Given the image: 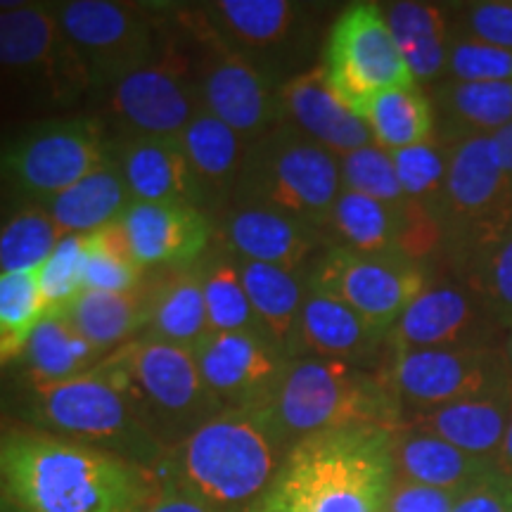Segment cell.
Returning <instances> with one entry per match:
<instances>
[{"mask_svg": "<svg viewBox=\"0 0 512 512\" xmlns=\"http://www.w3.org/2000/svg\"><path fill=\"white\" fill-rule=\"evenodd\" d=\"M15 415L19 425L100 448L145 470H152L164 453L100 366L64 382L22 380Z\"/></svg>", "mask_w": 512, "mask_h": 512, "instance_id": "cell-6", "label": "cell"}, {"mask_svg": "<svg viewBox=\"0 0 512 512\" xmlns=\"http://www.w3.org/2000/svg\"><path fill=\"white\" fill-rule=\"evenodd\" d=\"M143 512H214L207 505H202L195 498L181 494V491L171 489L155 482V491H152L150 501L145 503Z\"/></svg>", "mask_w": 512, "mask_h": 512, "instance_id": "cell-49", "label": "cell"}, {"mask_svg": "<svg viewBox=\"0 0 512 512\" xmlns=\"http://www.w3.org/2000/svg\"><path fill=\"white\" fill-rule=\"evenodd\" d=\"M100 368L164 451L226 411L204 382L192 349L140 335L110 351Z\"/></svg>", "mask_w": 512, "mask_h": 512, "instance_id": "cell-5", "label": "cell"}, {"mask_svg": "<svg viewBox=\"0 0 512 512\" xmlns=\"http://www.w3.org/2000/svg\"><path fill=\"white\" fill-rule=\"evenodd\" d=\"M342 188L335 152L283 121L247 145L233 204L283 211L325 233Z\"/></svg>", "mask_w": 512, "mask_h": 512, "instance_id": "cell-7", "label": "cell"}, {"mask_svg": "<svg viewBox=\"0 0 512 512\" xmlns=\"http://www.w3.org/2000/svg\"><path fill=\"white\" fill-rule=\"evenodd\" d=\"M458 15L456 38L512 50V0L467 3Z\"/></svg>", "mask_w": 512, "mask_h": 512, "instance_id": "cell-46", "label": "cell"}, {"mask_svg": "<svg viewBox=\"0 0 512 512\" xmlns=\"http://www.w3.org/2000/svg\"><path fill=\"white\" fill-rule=\"evenodd\" d=\"M261 411L287 448L325 430L377 427L396 432L403 425L401 401L382 368L328 358L290 361L273 399Z\"/></svg>", "mask_w": 512, "mask_h": 512, "instance_id": "cell-4", "label": "cell"}, {"mask_svg": "<svg viewBox=\"0 0 512 512\" xmlns=\"http://www.w3.org/2000/svg\"><path fill=\"white\" fill-rule=\"evenodd\" d=\"M392 159L406 202L420 204L437 216V207L446 188L451 145H446L444 140H427V143L392 152Z\"/></svg>", "mask_w": 512, "mask_h": 512, "instance_id": "cell-42", "label": "cell"}, {"mask_svg": "<svg viewBox=\"0 0 512 512\" xmlns=\"http://www.w3.org/2000/svg\"><path fill=\"white\" fill-rule=\"evenodd\" d=\"M432 107L444 121V143L494 136L512 124V81L465 83L439 81L432 91Z\"/></svg>", "mask_w": 512, "mask_h": 512, "instance_id": "cell-29", "label": "cell"}, {"mask_svg": "<svg viewBox=\"0 0 512 512\" xmlns=\"http://www.w3.org/2000/svg\"><path fill=\"white\" fill-rule=\"evenodd\" d=\"M0 69L38 72L67 91L88 86L57 22L55 5L27 3L19 10H0Z\"/></svg>", "mask_w": 512, "mask_h": 512, "instance_id": "cell-21", "label": "cell"}, {"mask_svg": "<svg viewBox=\"0 0 512 512\" xmlns=\"http://www.w3.org/2000/svg\"><path fill=\"white\" fill-rule=\"evenodd\" d=\"M283 112L285 121L337 157L375 143L366 119L356 117L332 91L323 64L283 81Z\"/></svg>", "mask_w": 512, "mask_h": 512, "instance_id": "cell-23", "label": "cell"}, {"mask_svg": "<svg viewBox=\"0 0 512 512\" xmlns=\"http://www.w3.org/2000/svg\"><path fill=\"white\" fill-rule=\"evenodd\" d=\"M403 60L413 79L420 83L437 81L448 62V22L446 12L434 3H389L382 8Z\"/></svg>", "mask_w": 512, "mask_h": 512, "instance_id": "cell-34", "label": "cell"}, {"mask_svg": "<svg viewBox=\"0 0 512 512\" xmlns=\"http://www.w3.org/2000/svg\"><path fill=\"white\" fill-rule=\"evenodd\" d=\"M444 256L453 278L472 254L512 223V178L498 162L489 136L451 145L446 188L437 207Z\"/></svg>", "mask_w": 512, "mask_h": 512, "instance_id": "cell-8", "label": "cell"}, {"mask_svg": "<svg viewBox=\"0 0 512 512\" xmlns=\"http://www.w3.org/2000/svg\"><path fill=\"white\" fill-rule=\"evenodd\" d=\"M339 169H342V183L347 190L361 192V195L392 204V207L406 204L392 152L382 150L380 145L370 143L347 152L339 157Z\"/></svg>", "mask_w": 512, "mask_h": 512, "instance_id": "cell-43", "label": "cell"}, {"mask_svg": "<svg viewBox=\"0 0 512 512\" xmlns=\"http://www.w3.org/2000/svg\"><path fill=\"white\" fill-rule=\"evenodd\" d=\"M247 512H292V510H287L283 503L273 501L271 496H264L259 503L252 505V508H249Z\"/></svg>", "mask_w": 512, "mask_h": 512, "instance_id": "cell-52", "label": "cell"}, {"mask_svg": "<svg viewBox=\"0 0 512 512\" xmlns=\"http://www.w3.org/2000/svg\"><path fill=\"white\" fill-rule=\"evenodd\" d=\"M306 285L339 299L389 332L408 304L430 285V268L401 252L366 254L330 245L313 259Z\"/></svg>", "mask_w": 512, "mask_h": 512, "instance_id": "cell-11", "label": "cell"}, {"mask_svg": "<svg viewBox=\"0 0 512 512\" xmlns=\"http://www.w3.org/2000/svg\"><path fill=\"white\" fill-rule=\"evenodd\" d=\"M456 280L477 294L503 335L512 332V223L467 259Z\"/></svg>", "mask_w": 512, "mask_h": 512, "instance_id": "cell-38", "label": "cell"}, {"mask_svg": "<svg viewBox=\"0 0 512 512\" xmlns=\"http://www.w3.org/2000/svg\"><path fill=\"white\" fill-rule=\"evenodd\" d=\"M200 36L211 48L197 79L202 110L233 128L247 145L283 124V83L247 57Z\"/></svg>", "mask_w": 512, "mask_h": 512, "instance_id": "cell-15", "label": "cell"}, {"mask_svg": "<svg viewBox=\"0 0 512 512\" xmlns=\"http://www.w3.org/2000/svg\"><path fill=\"white\" fill-rule=\"evenodd\" d=\"M105 356L64 313L48 311L17 361H22L24 382H64L91 373Z\"/></svg>", "mask_w": 512, "mask_h": 512, "instance_id": "cell-31", "label": "cell"}, {"mask_svg": "<svg viewBox=\"0 0 512 512\" xmlns=\"http://www.w3.org/2000/svg\"><path fill=\"white\" fill-rule=\"evenodd\" d=\"M503 332L465 283L427 285L401 313L384 351L501 347Z\"/></svg>", "mask_w": 512, "mask_h": 512, "instance_id": "cell-14", "label": "cell"}, {"mask_svg": "<svg viewBox=\"0 0 512 512\" xmlns=\"http://www.w3.org/2000/svg\"><path fill=\"white\" fill-rule=\"evenodd\" d=\"M512 418V389L501 394L479 396L448 403L434 411L413 413L403 425L434 434L470 456L494 460Z\"/></svg>", "mask_w": 512, "mask_h": 512, "instance_id": "cell-26", "label": "cell"}, {"mask_svg": "<svg viewBox=\"0 0 512 512\" xmlns=\"http://www.w3.org/2000/svg\"><path fill=\"white\" fill-rule=\"evenodd\" d=\"M62 240L41 204H29L0 228V273H38Z\"/></svg>", "mask_w": 512, "mask_h": 512, "instance_id": "cell-41", "label": "cell"}, {"mask_svg": "<svg viewBox=\"0 0 512 512\" xmlns=\"http://www.w3.org/2000/svg\"><path fill=\"white\" fill-rule=\"evenodd\" d=\"M83 254L86 235H62L55 252L38 268V285L50 311H60L72 304L83 287Z\"/></svg>", "mask_w": 512, "mask_h": 512, "instance_id": "cell-44", "label": "cell"}, {"mask_svg": "<svg viewBox=\"0 0 512 512\" xmlns=\"http://www.w3.org/2000/svg\"><path fill=\"white\" fill-rule=\"evenodd\" d=\"M145 337L195 349L209 335L207 304L197 268H181L150 287V320Z\"/></svg>", "mask_w": 512, "mask_h": 512, "instance_id": "cell-33", "label": "cell"}, {"mask_svg": "<svg viewBox=\"0 0 512 512\" xmlns=\"http://www.w3.org/2000/svg\"><path fill=\"white\" fill-rule=\"evenodd\" d=\"M38 204L48 211L62 235H88L121 221L133 197L112 157V162L81 178L72 188Z\"/></svg>", "mask_w": 512, "mask_h": 512, "instance_id": "cell-30", "label": "cell"}, {"mask_svg": "<svg viewBox=\"0 0 512 512\" xmlns=\"http://www.w3.org/2000/svg\"><path fill=\"white\" fill-rule=\"evenodd\" d=\"M192 354L226 411L264 408L290 366V358L254 332H209Z\"/></svg>", "mask_w": 512, "mask_h": 512, "instance_id": "cell-16", "label": "cell"}, {"mask_svg": "<svg viewBox=\"0 0 512 512\" xmlns=\"http://www.w3.org/2000/svg\"><path fill=\"white\" fill-rule=\"evenodd\" d=\"M287 451L261 408H233L166 448L150 472L214 512H247L273 486Z\"/></svg>", "mask_w": 512, "mask_h": 512, "instance_id": "cell-2", "label": "cell"}, {"mask_svg": "<svg viewBox=\"0 0 512 512\" xmlns=\"http://www.w3.org/2000/svg\"><path fill=\"white\" fill-rule=\"evenodd\" d=\"M202 110L197 83L183 62L155 60L112 88V112L133 136L181 138Z\"/></svg>", "mask_w": 512, "mask_h": 512, "instance_id": "cell-18", "label": "cell"}, {"mask_svg": "<svg viewBox=\"0 0 512 512\" xmlns=\"http://www.w3.org/2000/svg\"><path fill=\"white\" fill-rule=\"evenodd\" d=\"M387 335V330L377 328L351 306L309 287L299 316L292 361L328 358V361L373 368L375 358L387 349Z\"/></svg>", "mask_w": 512, "mask_h": 512, "instance_id": "cell-22", "label": "cell"}, {"mask_svg": "<svg viewBox=\"0 0 512 512\" xmlns=\"http://www.w3.org/2000/svg\"><path fill=\"white\" fill-rule=\"evenodd\" d=\"M55 15L88 86L114 88L121 79L155 62V24L136 5L69 0L55 5Z\"/></svg>", "mask_w": 512, "mask_h": 512, "instance_id": "cell-13", "label": "cell"}, {"mask_svg": "<svg viewBox=\"0 0 512 512\" xmlns=\"http://www.w3.org/2000/svg\"><path fill=\"white\" fill-rule=\"evenodd\" d=\"M458 491L434 489V486L415 484L408 479L394 477L389 491L387 512H451Z\"/></svg>", "mask_w": 512, "mask_h": 512, "instance_id": "cell-48", "label": "cell"}, {"mask_svg": "<svg viewBox=\"0 0 512 512\" xmlns=\"http://www.w3.org/2000/svg\"><path fill=\"white\" fill-rule=\"evenodd\" d=\"M48 311L38 273H0V366L22 356Z\"/></svg>", "mask_w": 512, "mask_h": 512, "instance_id": "cell-39", "label": "cell"}, {"mask_svg": "<svg viewBox=\"0 0 512 512\" xmlns=\"http://www.w3.org/2000/svg\"><path fill=\"white\" fill-rule=\"evenodd\" d=\"M446 74L465 83L512 81V50L456 38L448 46Z\"/></svg>", "mask_w": 512, "mask_h": 512, "instance_id": "cell-45", "label": "cell"}, {"mask_svg": "<svg viewBox=\"0 0 512 512\" xmlns=\"http://www.w3.org/2000/svg\"><path fill=\"white\" fill-rule=\"evenodd\" d=\"M366 124L375 145L387 152H399L432 140L437 114L430 95L413 83L382 93L370 107Z\"/></svg>", "mask_w": 512, "mask_h": 512, "instance_id": "cell-36", "label": "cell"}, {"mask_svg": "<svg viewBox=\"0 0 512 512\" xmlns=\"http://www.w3.org/2000/svg\"><path fill=\"white\" fill-rule=\"evenodd\" d=\"M323 69L337 98L361 119L382 93L418 83L389 31L382 5L375 3H354L337 17Z\"/></svg>", "mask_w": 512, "mask_h": 512, "instance_id": "cell-10", "label": "cell"}, {"mask_svg": "<svg viewBox=\"0 0 512 512\" xmlns=\"http://www.w3.org/2000/svg\"><path fill=\"white\" fill-rule=\"evenodd\" d=\"M60 313L102 354H110L136 339L138 332H145L150 320V287L133 292L83 290Z\"/></svg>", "mask_w": 512, "mask_h": 512, "instance_id": "cell-32", "label": "cell"}, {"mask_svg": "<svg viewBox=\"0 0 512 512\" xmlns=\"http://www.w3.org/2000/svg\"><path fill=\"white\" fill-rule=\"evenodd\" d=\"M501 351H503V358H505V366H508V373H510V380H512V332L503 337V344H501Z\"/></svg>", "mask_w": 512, "mask_h": 512, "instance_id": "cell-53", "label": "cell"}, {"mask_svg": "<svg viewBox=\"0 0 512 512\" xmlns=\"http://www.w3.org/2000/svg\"><path fill=\"white\" fill-rule=\"evenodd\" d=\"M451 512H512V482L491 467L484 477L460 491Z\"/></svg>", "mask_w": 512, "mask_h": 512, "instance_id": "cell-47", "label": "cell"}, {"mask_svg": "<svg viewBox=\"0 0 512 512\" xmlns=\"http://www.w3.org/2000/svg\"><path fill=\"white\" fill-rule=\"evenodd\" d=\"M202 34L275 74L304 31V5L292 0H216L200 10Z\"/></svg>", "mask_w": 512, "mask_h": 512, "instance_id": "cell-17", "label": "cell"}, {"mask_svg": "<svg viewBox=\"0 0 512 512\" xmlns=\"http://www.w3.org/2000/svg\"><path fill=\"white\" fill-rule=\"evenodd\" d=\"M128 247L143 268H192L216 235L207 211L183 202H133L121 216Z\"/></svg>", "mask_w": 512, "mask_h": 512, "instance_id": "cell-20", "label": "cell"}, {"mask_svg": "<svg viewBox=\"0 0 512 512\" xmlns=\"http://www.w3.org/2000/svg\"><path fill=\"white\" fill-rule=\"evenodd\" d=\"M491 138V145H494V152L498 157V162H501L503 171L512 178V124L501 128V131H496Z\"/></svg>", "mask_w": 512, "mask_h": 512, "instance_id": "cell-50", "label": "cell"}, {"mask_svg": "<svg viewBox=\"0 0 512 512\" xmlns=\"http://www.w3.org/2000/svg\"><path fill=\"white\" fill-rule=\"evenodd\" d=\"M112 162V140L98 119L36 121L0 136V181L38 204Z\"/></svg>", "mask_w": 512, "mask_h": 512, "instance_id": "cell-9", "label": "cell"}, {"mask_svg": "<svg viewBox=\"0 0 512 512\" xmlns=\"http://www.w3.org/2000/svg\"><path fill=\"white\" fill-rule=\"evenodd\" d=\"M491 465H494V470L498 472V475H503L508 482H512V418H510L508 430H505L501 446H498L496 456H494V460H491Z\"/></svg>", "mask_w": 512, "mask_h": 512, "instance_id": "cell-51", "label": "cell"}, {"mask_svg": "<svg viewBox=\"0 0 512 512\" xmlns=\"http://www.w3.org/2000/svg\"><path fill=\"white\" fill-rule=\"evenodd\" d=\"M384 356L382 373L399 396L403 418L512 389L501 347L384 351Z\"/></svg>", "mask_w": 512, "mask_h": 512, "instance_id": "cell-12", "label": "cell"}, {"mask_svg": "<svg viewBox=\"0 0 512 512\" xmlns=\"http://www.w3.org/2000/svg\"><path fill=\"white\" fill-rule=\"evenodd\" d=\"M392 460L394 477L458 494L494 467L491 460L470 456L448 441L408 425L392 434Z\"/></svg>", "mask_w": 512, "mask_h": 512, "instance_id": "cell-27", "label": "cell"}, {"mask_svg": "<svg viewBox=\"0 0 512 512\" xmlns=\"http://www.w3.org/2000/svg\"><path fill=\"white\" fill-rule=\"evenodd\" d=\"M152 491L145 467L19 422L0 425V496L22 512H143Z\"/></svg>", "mask_w": 512, "mask_h": 512, "instance_id": "cell-1", "label": "cell"}, {"mask_svg": "<svg viewBox=\"0 0 512 512\" xmlns=\"http://www.w3.org/2000/svg\"><path fill=\"white\" fill-rule=\"evenodd\" d=\"M0 512H22V510H19L17 505H12V503L8 501V498L0 496Z\"/></svg>", "mask_w": 512, "mask_h": 512, "instance_id": "cell-54", "label": "cell"}, {"mask_svg": "<svg viewBox=\"0 0 512 512\" xmlns=\"http://www.w3.org/2000/svg\"><path fill=\"white\" fill-rule=\"evenodd\" d=\"M145 268L128 247L124 226H110L86 235L83 254V287L98 292H133L143 285Z\"/></svg>", "mask_w": 512, "mask_h": 512, "instance_id": "cell-40", "label": "cell"}, {"mask_svg": "<svg viewBox=\"0 0 512 512\" xmlns=\"http://www.w3.org/2000/svg\"><path fill=\"white\" fill-rule=\"evenodd\" d=\"M112 157L124 176L133 202H183L202 209L200 188L176 138L126 133L112 140Z\"/></svg>", "mask_w": 512, "mask_h": 512, "instance_id": "cell-24", "label": "cell"}, {"mask_svg": "<svg viewBox=\"0 0 512 512\" xmlns=\"http://www.w3.org/2000/svg\"><path fill=\"white\" fill-rule=\"evenodd\" d=\"M219 240L223 252L240 261L309 271V261L330 247L325 233L311 223L283 211L233 204L223 211Z\"/></svg>", "mask_w": 512, "mask_h": 512, "instance_id": "cell-19", "label": "cell"}, {"mask_svg": "<svg viewBox=\"0 0 512 512\" xmlns=\"http://www.w3.org/2000/svg\"><path fill=\"white\" fill-rule=\"evenodd\" d=\"M392 434L342 427L299 439L266 496L292 512H387L394 482Z\"/></svg>", "mask_w": 512, "mask_h": 512, "instance_id": "cell-3", "label": "cell"}, {"mask_svg": "<svg viewBox=\"0 0 512 512\" xmlns=\"http://www.w3.org/2000/svg\"><path fill=\"white\" fill-rule=\"evenodd\" d=\"M403 207H392L361 192L342 188L325 223V238L330 245L354 252H399Z\"/></svg>", "mask_w": 512, "mask_h": 512, "instance_id": "cell-35", "label": "cell"}, {"mask_svg": "<svg viewBox=\"0 0 512 512\" xmlns=\"http://www.w3.org/2000/svg\"><path fill=\"white\" fill-rule=\"evenodd\" d=\"M178 143L200 188L202 209H221L223 204H233L235 185L247 155L245 140L214 114L200 110Z\"/></svg>", "mask_w": 512, "mask_h": 512, "instance_id": "cell-25", "label": "cell"}, {"mask_svg": "<svg viewBox=\"0 0 512 512\" xmlns=\"http://www.w3.org/2000/svg\"><path fill=\"white\" fill-rule=\"evenodd\" d=\"M238 264L261 335L292 361L299 316L309 292L306 271H287V268L240 259Z\"/></svg>", "mask_w": 512, "mask_h": 512, "instance_id": "cell-28", "label": "cell"}, {"mask_svg": "<svg viewBox=\"0 0 512 512\" xmlns=\"http://www.w3.org/2000/svg\"><path fill=\"white\" fill-rule=\"evenodd\" d=\"M207 304L209 332H254L261 335L252 302L242 283L240 264L233 254L214 252L197 266ZM264 337V335H261Z\"/></svg>", "mask_w": 512, "mask_h": 512, "instance_id": "cell-37", "label": "cell"}]
</instances>
